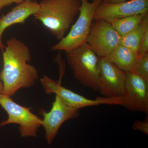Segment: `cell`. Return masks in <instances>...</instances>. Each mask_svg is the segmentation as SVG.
<instances>
[{
  "mask_svg": "<svg viewBox=\"0 0 148 148\" xmlns=\"http://www.w3.org/2000/svg\"><path fill=\"white\" fill-rule=\"evenodd\" d=\"M148 15L147 12L107 21L112 25L120 36H122L138 27Z\"/></svg>",
  "mask_w": 148,
  "mask_h": 148,
  "instance_id": "cell-15",
  "label": "cell"
},
{
  "mask_svg": "<svg viewBox=\"0 0 148 148\" xmlns=\"http://www.w3.org/2000/svg\"><path fill=\"white\" fill-rule=\"evenodd\" d=\"M148 29V15L140 25L128 34L121 37L120 45L137 53L146 30Z\"/></svg>",
  "mask_w": 148,
  "mask_h": 148,
  "instance_id": "cell-14",
  "label": "cell"
},
{
  "mask_svg": "<svg viewBox=\"0 0 148 148\" xmlns=\"http://www.w3.org/2000/svg\"><path fill=\"white\" fill-rule=\"evenodd\" d=\"M39 7L38 3L35 1H24L0 17V48L2 51L5 48L2 41V36L5 29L14 24L24 23L27 18L38 11Z\"/></svg>",
  "mask_w": 148,
  "mask_h": 148,
  "instance_id": "cell-12",
  "label": "cell"
},
{
  "mask_svg": "<svg viewBox=\"0 0 148 148\" xmlns=\"http://www.w3.org/2000/svg\"><path fill=\"white\" fill-rule=\"evenodd\" d=\"M148 53V29L146 30L137 51L138 56L144 55Z\"/></svg>",
  "mask_w": 148,
  "mask_h": 148,
  "instance_id": "cell-17",
  "label": "cell"
},
{
  "mask_svg": "<svg viewBox=\"0 0 148 148\" xmlns=\"http://www.w3.org/2000/svg\"><path fill=\"white\" fill-rule=\"evenodd\" d=\"M121 98L124 107L133 112L148 113V79L134 72H127Z\"/></svg>",
  "mask_w": 148,
  "mask_h": 148,
  "instance_id": "cell-10",
  "label": "cell"
},
{
  "mask_svg": "<svg viewBox=\"0 0 148 148\" xmlns=\"http://www.w3.org/2000/svg\"><path fill=\"white\" fill-rule=\"evenodd\" d=\"M128 1H130V0H103V1L111 4L119 3L124 2Z\"/></svg>",
  "mask_w": 148,
  "mask_h": 148,
  "instance_id": "cell-20",
  "label": "cell"
},
{
  "mask_svg": "<svg viewBox=\"0 0 148 148\" xmlns=\"http://www.w3.org/2000/svg\"><path fill=\"white\" fill-rule=\"evenodd\" d=\"M132 128L135 130H139L144 132L146 135H148V119L144 121L136 120L134 122L132 125Z\"/></svg>",
  "mask_w": 148,
  "mask_h": 148,
  "instance_id": "cell-18",
  "label": "cell"
},
{
  "mask_svg": "<svg viewBox=\"0 0 148 148\" xmlns=\"http://www.w3.org/2000/svg\"><path fill=\"white\" fill-rule=\"evenodd\" d=\"M121 36L108 21L92 22L86 43L99 58L108 57L120 43Z\"/></svg>",
  "mask_w": 148,
  "mask_h": 148,
  "instance_id": "cell-7",
  "label": "cell"
},
{
  "mask_svg": "<svg viewBox=\"0 0 148 148\" xmlns=\"http://www.w3.org/2000/svg\"><path fill=\"white\" fill-rule=\"evenodd\" d=\"M41 84L46 93H54L67 105L77 109L100 105H117L123 106L120 97L107 98L98 97L94 100L85 98L84 96L63 87L60 83L57 82L47 76H44L40 79Z\"/></svg>",
  "mask_w": 148,
  "mask_h": 148,
  "instance_id": "cell-6",
  "label": "cell"
},
{
  "mask_svg": "<svg viewBox=\"0 0 148 148\" xmlns=\"http://www.w3.org/2000/svg\"><path fill=\"white\" fill-rule=\"evenodd\" d=\"M99 58L98 91L105 98L121 97L124 90L126 72L117 67L108 57Z\"/></svg>",
  "mask_w": 148,
  "mask_h": 148,
  "instance_id": "cell-8",
  "label": "cell"
},
{
  "mask_svg": "<svg viewBox=\"0 0 148 148\" xmlns=\"http://www.w3.org/2000/svg\"><path fill=\"white\" fill-rule=\"evenodd\" d=\"M137 53L119 45L108 56L109 60L124 72H133L138 58Z\"/></svg>",
  "mask_w": 148,
  "mask_h": 148,
  "instance_id": "cell-13",
  "label": "cell"
},
{
  "mask_svg": "<svg viewBox=\"0 0 148 148\" xmlns=\"http://www.w3.org/2000/svg\"><path fill=\"white\" fill-rule=\"evenodd\" d=\"M79 15L71 30L60 41L51 48L52 51H69L77 48L86 43L95 12L103 0H80Z\"/></svg>",
  "mask_w": 148,
  "mask_h": 148,
  "instance_id": "cell-4",
  "label": "cell"
},
{
  "mask_svg": "<svg viewBox=\"0 0 148 148\" xmlns=\"http://www.w3.org/2000/svg\"><path fill=\"white\" fill-rule=\"evenodd\" d=\"M24 1H35V0H0V11L5 7L8 6L12 4H18Z\"/></svg>",
  "mask_w": 148,
  "mask_h": 148,
  "instance_id": "cell-19",
  "label": "cell"
},
{
  "mask_svg": "<svg viewBox=\"0 0 148 148\" xmlns=\"http://www.w3.org/2000/svg\"><path fill=\"white\" fill-rule=\"evenodd\" d=\"M66 52L75 78L83 86L98 91L100 58L97 54L87 43Z\"/></svg>",
  "mask_w": 148,
  "mask_h": 148,
  "instance_id": "cell-3",
  "label": "cell"
},
{
  "mask_svg": "<svg viewBox=\"0 0 148 148\" xmlns=\"http://www.w3.org/2000/svg\"><path fill=\"white\" fill-rule=\"evenodd\" d=\"M79 110L69 106L57 95H56L55 101L49 112H47L43 109H40V113L43 116L42 126L45 130L48 144L52 143L64 123L77 117Z\"/></svg>",
  "mask_w": 148,
  "mask_h": 148,
  "instance_id": "cell-9",
  "label": "cell"
},
{
  "mask_svg": "<svg viewBox=\"0 0 148 148\" xmlns=\"http://www.w3.org/2000/svg\"><path fill=\"white\" fill-rule=\"evenodd\" d=\"M35 19L41 22L58 40L66 36L79 14L80 0H41Z\"/></svg>",
  "mask_w": 148,
  "mask_h": 148,
  "instance_id": "cell-2",
  "label": "cell"
},
{
  "mask_svg": "<svg viewBox=\"0 0 148 148\" xmlns=\"http://www.w3.org/2000/svg\"><path fill=\"white\" fill-rule=\"evenodd\" d=\"M0 105L8 114V119L2 122L0 127L10 123L19 125V132L23 138L36 137L42 126V119L31 112L32 109L18 105L10 97L0 94Z\"/></svg>",
  "mask_w": 148,
  "mask_h": 148,
  "instance_id": "cell-5",
  "label": "cell"
},
{
  "mask_svg": "<svg viewBox=\"0 0 148 148\" xmlns=\"http://www.w3.org/2000/svg\"><path fill=\"white\" fill-rule=\"evenodd\" d=\"M0 94H3V83L0 80Z\"/></svg>",
  "mask_w": 148,
  "mask_h": 148,
  "instance_id": "cell-21",
  "label": "cell"
},
{
  "mask_svg": "<svg viewBox=\"0 0 148 148\" xmlns=\"http://www.w3.org/2000/svg\"><path fill=\"white\" fill-rule=\"evenodd\" d=\"M133 72L148 79V53L138 56Z\"/></svg>",
  "mask_w": 148,
  "mask_h": 148,
  "instance_id": "cell-16",
  "label": "cell"
},
{
  "mask_svg": "<svg viewBox=\"0 0 148 148\" xmlns=\"http://www.w3.org/2000/svg\"><path fill=\"white\" fill-rule=\"evenodd\" d=\"M148 12V0H130L117 4L103 1L95 11L94 20L109 21Z\"/></svg>",
  "mask_w": 148,
  "mask_h": 148,
  "instance_id": "cell-11",
  "label": "cell"
},
{
  "mask_svg": "<svg viewBox=\"0 0 148 148\" xmlns=\"http://www.w3.org/2000/svg\"><path fill=\"white\" fill-rule=\"evenodd\" d=\"M3 67L0 78L4 95L11 97L22 88L34 85L39 78L36 67L28 64L32 60L29 47L15 38L10 39L2 51Z\"/></svg>",
  "mask_w": 148,
  "mask_h": 148,
  "instance_id": "cell-1",
  "label": "cell"
}]
</instances>
